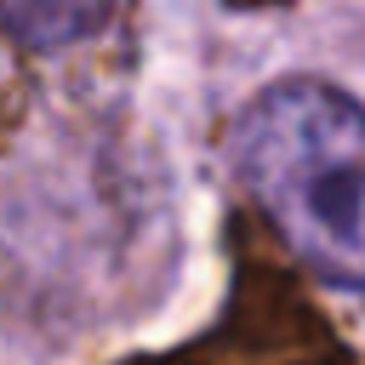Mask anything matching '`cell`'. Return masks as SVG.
<instances>
[{"instance_id": "6da1fadb", "label": "cell", "mask_w": 365, "mask_h": 365, "mask_svg": "<svg viewBox=\"0 0 365 365\" xmlns=\"http://www.w3.org/2000/svg\"><path fill=\"white\" fill-rule=\"evenodd\" d=\"M228 154L297 262L325 285L365 291V103L285 74L234 114Z\"/></svg>"}, {"instance_id": "7a4b0ae2", "label": "cell", "mask_w": 365, "mask_h": 365, "mask_svg": "<svg viewBox=\"0 0 365 365\" xmlns=\"http://www.w3.org/2000/svg\"><path fill=\"white\" fill-rule=\"evenodd\" d=\"M114 0H0V34L34 57H57L103 34Z\"/></svg>"}]
</instances>
